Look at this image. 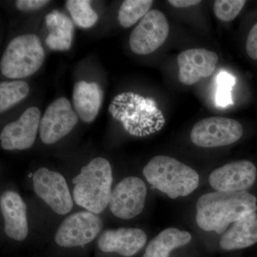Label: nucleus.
Here are the masks:
<instances>
[{"label": "nucleus", "instance_id": "obj_1", "mask_svg": "<svg viewBox=\"0 0 257 257\" xmlns=\"http://www.w3.org/2000/svg\"><path fill=\"white\" fill-rule=\"evenodd\" d=\"M196 221L201 229L224 234L231 223L257 211V199L247 191L215 192L198 199Z\"/></svg>", "mask_w": 257, "mask_h": 257}, {"label": "nucleus", "instance_id": "obj_2", "mask_svg": "<svg viewBox=\"0 0 257 257\" xmlns=\"http://www.w3.org/2000/svg\"><path fill=\"white\" fill-rule=\"evenodd\" d=\"M112 184L110 162L104 157L92 159L74 177L72 193L74 204L99 215L108 207Z\"/></svg>", "mask_w": 257, "mask_h": 257}, {"label": "nucleus", "instance_id": "obj_3", "mask_svg": "<svg viewBox=\"0 0 257 257\" xmlns=\"http://www.w3.org/2000/svg\"><path fill=\"white\" fill-rule=\"evenodd\" d=\"M147 182L171 199L186 197L197 189L199 175L190 167L173 157H153L143 169Z\"/></svg>", "mask_w": 257, "mask_h": 257}, {"label": "nucleus", "instance_id": "obj_4", "mask_svg": "<svg viewBox=\"0 0 257 257\" xmlns=\"http://www.w3.org/2000/svg\"><path fill=\"white\" fill-rule=\"evenodd\" d=\"M45 58V50L37 35H20L8 44L2 57L0 69L8 78H25L40 69Z\"/></svg>", "mask_w": 257, "mask_h": 257}, {"label": "nucleus", "instance_id": "obj_5", "mask_svg": "<svg viewBox=\"0 0 257 257\" xmlns=\"http://www.w3.org/2000/svg\"><path fill=\"white\" fill-rule=\"evenodd\" d=\"M35 194L55 214L67 215L74 207V199L68 183L60 172L47 167L37 169L32 175Z\"/></svg>", "mask_w": 257, "mask_h": 257}, {"label": "nucleus", "instance_id": "obj_6", "mask_svg": "<svg viewBox=\"0 0 257 257\" xmlns=\"http://www.w3.org/2000/svg\"><path fill=\"white\" fill-rule=\"evenodd\" d=\"M102 219L98 214L82 210L69 214L56 231L55 241L64 248L83 246L99 237L103 231Z\"/></svg>", "mask_w": 257, "mask_h": 257}, {"label": "nucleus", "instance_id": "obj_7", "mask_svg": "<svg viewBox=\"0 0 257 257\" xmlns=\"http://www.w3.org/2000/svg\"><path fill=\"white\" fill-rule=\"evenodd\" d=\"M243 133V126L236 120L224 116H211L194 124L190 138L198 147L213 148L236 143Z\"/></svg>", "mask_w": 257, "mask_h": 257}, {"label": "nucleus", "instance_id": "obj_8", "mask_svg": "<svg viewBox=\"0 0 257 257\" xmlns=\"http://www.w3.org/2000/svg\"><path fill=\"white\" fill-rule=\"evenodd\" d=\"M147 195V187L143 179L130 176L113 187L107 208L115 217L130 220L141 214Z\"/></svg>", "mask_w": 257, "mask_h": 257}, {"label": "nucleus", "instance_id": "obj_9", "mask_svg": "<svg viewBox=\"0 0 257 257\" xmlns=\"http://www.w3.org/2000/svg\"><path fill=\"white\" fill-rule=\"evenodd\" d=\"M169 32L165 15L160 10H150L132 32L130 49L137 55H150L165 43Z\"/></svg>", "mask_w": 257, "mask_h": 257}, {"label": "nucleus", "instance_id": "obj_10", "mask_svg": "<svg viewBox=\"0 0 257 257\" xmlns=\"http://www.w3.org/2000/svg\"><path fill=\"white\" fill-rule=\"evenodd\" d=\"M79 118L67 98L56 99L47 106L40 120L39 134L42 143L53 145L65 138L78 123Z\"/></svg>", "mask_w": 257, "mask_h": 257}, {"label": "nucleus", "instance_id": "obj_11", "mask_svg": "<svg viewBox=\"0 0 257 257\" xmlns=\"http://www.w3.org/2000/svg\"><path fill=\"white\" fill-rule=\"evenodd\" d=\"M41 111L29 107L20 118L7 124L0 134V145L6 151L25 150L33 146L40 130Z\"/></svg>", "mask_w": 257, "mask_h": 257}, {"label": "nucleus", "instance_id": "obj_12", "mask_svg": "<svg viewBox=\"0 0 257 257\" xmlns=\"http://www.w3.org/2000/svg\"><path fill=\"white\" fill-rule=\"evenodd\" d=\"M256 176V167L252 162L235 161L213 171L209 182L216 192H241L252 187Z\"/></svg>", "mask_w": 257, "mask_h": 257}, {"label": "nucleus", "instance_id": "obj_13", "mask_svg": "<svg viewBox=\"0 0 257 257\" xmlns=\"http://www.w3.org/2000/svg\"><path fill=\"white\" fill-rule=\"evenodd\" d=\"M219 61L217 54L204 48L189 49L177 57L179 81L185 85H192L207 78L215 70Z\"/></svg>", "mask_w": 257, "mask_h": 257}, {"label": "nucleus", "instance_id": "obj_14", "mask_svg": "<svg viewBox=\"0 0 257 257\" xmlns=\"http://www.w3.org/2000/svg\"><path fill=\"white\" fill-rule=\"evenodd\" d=\"M0 209L7 236L17 241L26 239L29 234L28 210L21 195L15 191H5L0 197Z\"/></svg>", "mask_w": 257, "mask_h": 257}, {"label": "nucleus", "instance_id": "obj_15", "mask_svg": "<svg viewBox=\"0 0 257 257\" xmlns=\"http://www.w3.org/2000/svg\"><path fill=\"white\" fill-rule=\"evenodd\" d=\"M147 236L138 228H118L103 230L98 237L97 246L104 253H116L133 256L146 244Z\"/></svg>", "mask_w": 257, "mask_h": 257}, {"label": "nucleus", "instance_id": "obj_16", "mask_svg": "<svg viewBox=\"0 0 257 257\" xmlns=\"http://www.w3.org/2000/svg\"><path fill=\"white\" fill-rule=\"evenodd\" d=\"M103 99V91L96 82L79 81L72 94L74 109L84 122L91 123L99 114Z\"/></svg>", "mask_w": 257, "mask_h": 257}, {"label": "nucleus", "instance_id": "obj_17", "mask_svg": "<svg viewBox=\"0 0 257 257\" xmlns=\"http://www.w3.org/2000/svg\"><path fill=\"white\" fill-rule=\"evenodd\" d=\"M257 243L256 213L247 214L233 223L222 234L219 245L226 251L241 249Z\"/></svg>", "mask_w": 257, "mask_h": 257}, {"label": "nucleus", "instance_id": "obj_18", "mask_svg": "<svg viewBox=\"0 0 257 257\" xmlns=\"http://www.w3.org/2000/svg\"><path fill=\"white\" fill-rule=\"evenodd\" d=\"M47 28L50 31L45 42L51 50L66 51L72 46L73 23L68 17L58 10L47 15Z\"/></svg>", "mask_w": 257, "mask_h": 257}, {"label": "nucleus", "instance_id": "obj_19", "mask_svg": "<svg viewBox=\"0 0 257 257\" xmlns=\"http://www.w3.org/2000/svg\"><path fill=\"white\" fill-rule=\"evenodd\" d=\"M191 240L192 235L188 231L167 228L148 243L143 257H170L174 249L188 244Z\"/></svg>", "mask_w": 257, "mask_h": 257}, {"label": "nucleus", "instance_id": "obj_20", "mask_svg": "<svg viewBox=\"0 0 257 257\" xmlns=\"http://www.w3.org/2000/svg\"><path fill=\"white\" fill-rule=\"evenodd\" d=\"M154 2L152 0H126L122 3L118 13V20L123 28L133 26L143 20L150 11Z\"/></svg>", "mask_w": 257, "mask_h": 257}, {"label": "nucleus", "instance_id": "obj_21", "mask_svg": "<svg viewBox=\"0 0 257 257\" xmlns=\"http://www.w3.org/2000/svg\"><path fill=\"white\" fill-rule=\"evenodd\" d=\"M30 88L25 81L3 82L0 84V111L1 113L9 109L12 106L28 96Z\"/></svg>", "mask_w": 257, "mask_h": 257}, {"label": "nucleus", "instance_id": "obj_22", "mask_svg": "<svg viewBox=\"0 0 257 257\" xmlns=\"http://www.w3.org/2000/svg\"><path fill=\"white\" fill-rule=\"evenodd\" d=\"M67 10L72 20L81 28H92L98 21V15L88 0H68L66 2Z\"/></svg>", "mask_w": 257, "mask_h": 257}, {"label": "nucleus", "instance_id": "obj_23", "mask_svg": "<svg viewBox=\"0 0 257 257\" xmlns=\"http://www.w3.org/2000/svg\"><path fill=\"white\" fill-rule=\"evenodd\" d=\"M245 3L244 0H216L214 4V14L221 21H231L238 16Z\"/></svg>", "mask_w": 257, "mask_h": 257}, {"label": "nucleus", "instance_id": "obj_24", "mask_svg": "<svg viewBox=\"0 0 257 257\" xmlns=\"http://www.w3.org/2000/svg\"><path fill=\"white\" fill-rule=\"evenodd\" d=\"M218 89L216 93V102L219 105L224 106L232 104L231 98V90L234 85V77L230 74L222 72L217 79Z\"/></svg>", "mask_w": 257, "mask_h": 257}, {"label": "nucleus", "instance_id": "obj_25", "mask_svg": "<svg viewBox=\"0 0 257 257\" xmlns=\"http://www.w3.org/2000/svg\"><path fill=\"white\" fill-rule=\"evenodd\" d=\"M49 3L48 0H18L15 5L20 11L30 12L41 9Z\"/></svg>", "mask_w": 257, "mask_h": 257}, {"label": "nucleus", "instance_id": "obj_26", "mask_svg": "<svg viewBox=\"0 0 257 257\" xmlns=\"http://www.w3.org/2000/svg\"><path fill=\"white\" fill-rule=\"evenodd\" d=\"M246 50L248 55L251 59L257 60V23L253 25L248 33Z\"/></svg>", "mask_w": 257, "mask_h": 257}, {"label": "nucleus", "instance_id": "obj_27", "mask_svg": "<svg viewBox=\"0 0 257 257\" xmlns=\"http://www.w3.org/2000/svg\"><path fill=\"white\" fill-rule=\"evenodd\" d=\"M168 3L175 8H185L199 5L201 1L199 0H170Z\"/></svg>", "mask_w": 257, "mask_h": 257}]
</instances>
